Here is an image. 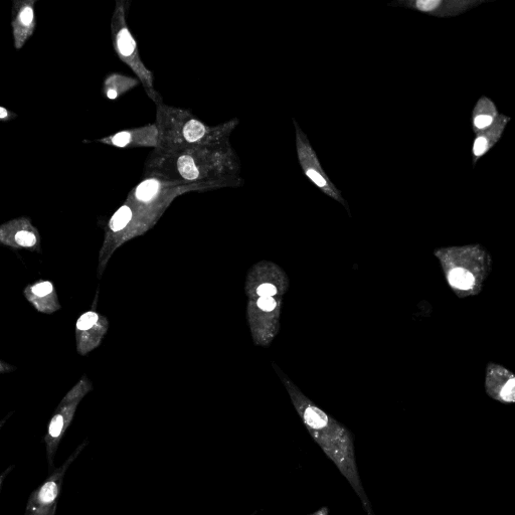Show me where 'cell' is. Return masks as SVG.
<instances>
[{
    "instance_id": "1",
    "label": "cell",
    "mask_w": 515,
    "mask_h": 515,
    "mask_svg": "<svg viewBox=\"0 0 515 515\" xmlns=\"http://www.w3.org/2000/svg\"><path fill=\"white\" fill-rule=\"evenodd\" d=\"M144 174L204 190L241 188L245 183L241 161L231 141L178 152L153 150L145 161Z\"/></svg>"
},
{
    "instance_id": "2",
    "label": "cell",
    "mask_w": 515,
    "mask_h": 515,
    "mask_svg": "<svg viewBox=\"0 0 515 515\" xmlns=\"http://www.w3.org/2000/svg\"><path fill=\"white\" fill-rule=\"evenodd\" d=\"M273 367L312 439L351 483L368 515H375L360 477L352 432L316 406L275 364Z\"/></svg>"
},
{
    "instance_id": "3",
    "label": "cell",
    "mask_w": 515,
    "mask_h": 515,
    "mask_svg": "<svg viewBox=\"0 0 515 515\" xmlns=\"http://www.w3.org/2000/svg\"><path fill=\"white\" fill-rule=\"evenodd\" d=\"M155 105L158 145L153 150L157 152H178L228 142L240 124V120L235 118L210 126L188 110L164 102Z\"/></svg>"
},
{
    "instance_id": "4",
    "label": "cell",
    "mask_w": 515,
    "mask_h": 515,
    "mask_svg": "<svg viewBox=\"0 0 515 515\" xmlns=\"http://www.w3.org/2000/svg\"><path fill=\"white\" fill-rule=\"evenodd\" d=\"M434 256L449 287L459 298L478 295L492 272V257L479 244L439 248Z\"/></svg>"
},
{
    "instance_id": "5",
    "label": "cell",
    "mask_w": 515,
    "mask_h": 515,
    "mask_svg": "<svg viewBox=\"0 0 515 515\" xmlns=\"http://www.w3.org/2000/svg\"><path fill=\"white\" fill-rule=\"evenodd\" d=\"M130 3L117 0L111 20L112 44L119 59L137 76L147 96L155 103L163 102L155 90L153 73L142 62L136 40L127 25L126 17Z\"/></svg>"
},
{
    "instance_id": "6",
    "label": "cell",
    "mask_w": 515,
    "mask_h": 515,
    "mask_svg": "<svg viewBox=\"0 0 515 515\" xmlns=\"http://www.w3.org/2000/svg\"><path fill=\"white\" fill-rule=\"evenodd\" d=\"M293 125L295 128L297 158L304 175L325 196L345 207L351 215L349 203L326 175L308 136L295 119H293Z\"/></svg>"
},
{
    "instance_id": "7",
    "label": "cell",
    "mask_w": 515,
    "mask_h": 515,
    "mask_svg": "<svg viewBox=\"0 0 515 515\" xmlns=\"http://www.w3.org/2000/svg\"><path fill=\"white\" fill-rule=\"evenodd\" d=\"M87 443L80 445L68 460L56 469L49 478L34 491L29 499L26 515H55L64 477L69 467L78 458Z\"/></svg>"
},
{
    "instance_id": "8",
    "label": "cell",
    "mask_w": 515,
    "mask_h": 515,
    "mask_svg": "<svg viewBox=\"0 0 515 515\" xmlns=\"http://www.w3.org/2000/svg\"><path fill=\"white\" fill-rule=\"evenodd\" d=\"M487 2L488 0H395L390 6L447 19L461 16Z\"/></svg>"
},
{
    "instance_id": "9",
    "label": "cell",
    "mask_w": 515,
    "mask_h": 515,
    "mask_svg": "<svg viewBox=\"0 0 515 515\" xmlns=\"http://www.w3.org/2000/svg\"><path fill=\"white\" fill-rule=\"evenodd\" d=\"M485 392L501 404H515V374L501 365L489 363L486 367Z\"/></svg>"
},
{
    "instance_id": "10",
    "label": "cell",
    "mask_w": 515,
    "mask_h": 515,
    "mask_svg": "<svg viewBox=\"0 0 515 515\" xmlns=\"http://www.w3.org/2000/svg\"><path fill=\"white\" fill-rule=\"evenodd\" d=\"M36 0H15L12 12V27L15 48L21 50L36 31Z\"/></svg>"
},
{
    "instance_id": "11",
    "label": "cell",
    "mask_w": 515,
    "mask_h": 515,
    "mask_svg": "<svg viewBox=\"0 0 515 515\" xmlns=\"http://www.w3.org/2000/svg\"><path fill=\"white\" fill-rule=\"evenodd\" d=\"M97 142L118 148L152 147L158 145V129L155 123L124 130L98 139Z\"/></svg>"
},
{
    "instance_id": "12",
    "label": "cell",
    "mask_w": 515,
    "mask_h": 515,
    "mask_svg": "<svg viewBox=\"0 0 515 515\" xmlns=\"http://www.w3.org/2000/svg\"><path fill=\"white\" fill-rule=\"evenodd\" d=\"M509 122L510 117L499 114L490 127L476 133V138L472 145V161L474 166L479 159L486 155L501 139Z\"/></svg>"
},
{
    "instance_id": "13",
    "label": "cell",
    "mask_w": 515,
    "mask_h": 515,
    "mask_svg": "<svg viewBox=\"0 0 515 515\" xmlns=\"http://www.w3.org/2000/svg\"><path fill=\"white\" fill-rule=\"evenodd\" d=\"M184 185L166 182L156 178H148L133 189L130 199L138 203L149 204L165 196L171 190Z\"/></svg>"
},
{
    "instance_id": "14",
    "label": "cell",
    "mask_w": 515,
    "mask_h": 515,
    "mask_svg": "<svg viewBox=\"0 0 515 515\" xmlns=\"http://www.w3.org/2000/svg\"><path fill=\"white\" fill-rule=\"evenodd\" d=\"M498 115L499 112L494 102L482 96L472 111V128L474 133L476 134L490 127Z\"/></svg>"
},
{
    "instance_id": "15",
    "label": "cell",
    "mask_w": 515,
    "mask_h": 515,
    "mask_svg": "<svg viewBox=\"0 0 515 515\" xmlns=\"http://www.w3.org/2000/svg\"><path fill=\"white\" fill-rule=\"evenodd\" d=\"M140 84L138 79L119 73H111L103 82V94L109 100H116Z\"/></svg>"
},
{
    "instance_id": "16",
    "label": "cell",
    "mask_w": 515,
    "mask_h": 515,
    "mask_svg": "<svg viewBox=\"0 0 515 515\" xmlns=\"http://www.w3.org/2000/svg\"><path fill=\"white\" fill-rule=\"evenodd\" d=\"M133 217V211L131 206L127 203L121 207L110 221V228L113 232H119L124 230Z\"/></svg>"
},
{
    "instance_id": "17",
    "label": "cell",
    "mask_w": 515,
    "mask_h": 515,
    "mask_svg": "<svg viewBox=\"0 0 515 515\" xmlns=\"http://www.w3.org/2000/svg\"><path fill=\"white\" fill-rule=\"evenodd\" d=\"M98 319L99 316L95 312H87L79 318L77 328L79 330H88L97 323Z\"/></svg>"
},
{
    "instance_id": "18",
    "label": "cell",
    "mask_w": 515,
    "mask_h": 515,
    "mask_svg": "<svg viewBox=\"0 0 515 515\" xmlns=\"http://www.w3.org/2000/svg\"><path fill=\"white\" fill-rule=\"evenodd\" d=\"M16 242L23 247H33L37 243L35 234L29 231H20L16 234Z\"/></svg>"
},
{
    "instance_id": "19",
    "label": "cell",
    "mask_w": 515,
    "mask_h": 515,
    "mask_svg": "<svg viewBox=\"0 0 515 515\" xmlns=\"http://www.w3.org/2000/svg\"><path fill=\"white\" fill-rule=\"evenodd\" d=\"M53 291V285L50 282H43L33 287V293L38 297H45Z\"/></svg>"
},
{
    "instance_id": "20",
    "label": "cell",
    "mask_w": 515,
    "mask_h": 515,
    "mask_svg": "<svg viewBox=\"0 0 515 515\" xmlns=\"http://www.w3.org/2000/svg\"><path fill=\"white\" fill-rule=\"evenodd\" d=\"M18 116L16 113L10 111L5 107H0V120L3 122H9L16 119Z\"/></svg>"
},
{
    "instance_id": "21",
    "label": "cell",
    "mask_w": 515,
    "mask_h": 515,
    "mask_svg": "<svg viewBox=\"0 0 515 515\" xmlns=\"http://www.w3.org/2000/svg\"><path fill=\"white\" fill-rule=\"evenodd\" d=\"M328 513H329L328 507H322L319 510H317L311 514H308V515H328Z\"/></svg>"
}]
</instances>
